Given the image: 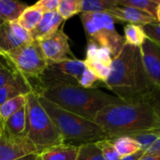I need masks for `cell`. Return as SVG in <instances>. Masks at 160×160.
Returning a JSON list of instances; mask_svg holds the SVG:
<instances>
[{"label": "cell", "instance_id": "obj_16", "mask_svg": "<svg viewBox=\"0 0 160 160\" xmlns=\"http://www.w3.org/2000/svg\"><path fill=\"white\" fill-rule=\"evenodd\" d=\"M64 22L65 21L57 13V11L43 13L40 22L32 31H30L32 40L38 41L52 36L59 29Z\"/></svg>", "mask_w": 160, "mask_h": 160}, {"label": "cell", "instance_id": "obj_8", "mask_svg": "<svg viewBox=\"0 0 160 160\" xmlns=\"http://www.w3.org/2000/svg\"><path fill=\"white\" fill-rule=\"evenodd\" d=\"M86 67L83 60L77 58L68 59L60 63L48 65L45 71L38 77L42 87L50 85L69 83L79 85V81Z\"/></svg>", "mask_w": 160, "mask_h": 160}, {"label": "cell", "instance_id": "obj_28", "mask_svg": "<svg viewBox=\"0 0 160 160\" xmlns=\"http://www.w3.org/2000/svg\"><path fill=\"white\" fill-rule=\"evenodd\" d=\"M77 160H104V158L97 143L90 142L79 146Z\"/></svg>", "mask_w": 160, "mask_h": 160}, {"label": "cell", "instance_id": "obj_33", "mask_svg": "<svg viewBox=\"0 0 160 160\" xmlns=\"http://www.w3.org/2000/svg\"><path fill=\"white\" fill-rule=\"evenodd\" d=\"M14 69L0 63V87H2L13 75Z\"/></svg>", "mask_w": 160, "mask_h": 160}, {"label": "cell", "instance_id": "obj_1", "mask_svg": "<svg viewBox=\"0 0 160 160\" xmlns=\"http://www.w3.org/2000/svg\"><path fill=\"white\" fill-rule=\"evenodd\" d=\"M104 85L124 103H158L159 92L146 76L140 47L124 43L112 57L111 72Z\"/></svg>", "mask_w": 160, "mask_h": 160}, {"label": "cell", "instance_id": "obj_7", "mask_svg": "<svg viewBox=\"0 0 160 160\" xmlns=\"http://www.w3.org/2000/svg\"><path fill=\"white\" fill-rule=\"evenodd\" d=\"M2 56L11 64L14 70L18 71L28 81L30 79H38L48 67L38 42L36 40L23 44Z\"/></svg>", "mask_w": 160, "mask_h": 160}, {"label": "cell", "instance_id": "obj_19", "mask_svg": "<svg viewBox=\"0 0 160 160\" xmlns=\"http://www.w3.org/2000/svg\"><path fill=\"white\" fill-rule=\"evenodd\" d=\"M1 125L9 134L15 137H25L26 107L23 106L22 108H21Z\"/></svg>", "mask_w": 160, "mask_h": 160}, {"label": "cell", "instance_id": "obj_26", "mask_svg": "<svg viewBox=\"0 0 160 160\" xmlns=\"http://www.w3.org/2000/svg\"><path fill=\"white\" fill-rule=\"evenodd\" d=\"M128 136L136 141L141 145V149L145 152L154 142L160 140V130H142L130 133Z\"/></svg>", "mask_w": 160, "mask_h": 160}, {"label": "cell", "instance_id": "obj_39", "mask_svg": "<svg viewBox=\"0 0 160 160\" xmlns=\"http://www.w3.org/2000/svg\"><path fill=\"white\" fill-rule=\"evenodd\" d=\"M0 131H1V124H0Z\"/></svg>", "mask_w": 160, "mask_h": 160}, {"label": "cell", "instance_id": "obj_27", "mask_svg": "<svg viewBox=\"0 0 160 160\" xmlns=\"http://www.w3.org/2000/svg\"><path fill=\"white\" fill-rule=\"evenodd\" d=\"M56 11L64 21L80 14L79 0H59Z\"/></svg>", "mask_w": 160, "mask_h": 160}, {"label": "cell", "instance_id": "obj_31", "mask_svg": "<svg viewBox=\"0 0 160 160\" xmlns=\"http://www.w3.org/2000/svg\"><path fill=\"white\" fill-rule=\"evenodd\" d=\"M100 81L98 80V78L86 68L85 70L83 71L82 75L80 78L79 81V85L84 88H96L95 86Z\"/></svg>", "mask_w": 160, "mask_h": 160}, {"label": "cell", "instance_id": "obj_5", "mask_svg": "<svg viewBox=\"0 0 160 160\" xmlns=\"http://www.w3.org/2000/svg\"><path fill=\"white\" fill-rule=\"evenodd\" d=\"M25 137L36 146L38 154L64 142L59 131L45 112L34 90L26 95Z\"/></svg>", "mask_w": 160, "mask_h": 160}, {"label": "cell", "instance_id": "obj_21", "mask_svg": "<svg viewBox=\"0 0 160 160\" xmlns=\"http://www.w3.org/2000/svg\"><path fill=\"white\" fill-rule=\"evenodd\" d=\"M43 16V12L35 4L33 6H27L17 19V22L25 30L32 31L38 23L40 22Z\"/></svg>", "mask_w": 160, "mask_h": 160}, {"label": "cell", "instance_id": "obj_20", "mask_svg": "<svg viewBox=\"0 0 160 160\" xmlns=\"http://www.w3.org/2000/svg\"><path fill=\"white\" fill-rule=\"evenodd\" d=\"M27 5L14 0H0V25L15 22Z\"/></svg>", "mask_w": 160, "mask_h": 160}, {"label": "cell", "instance_id": "obj_13", "mask_svg": "<svg viewBox=\"0 0 160 160\" xmlns=\"http://www.w3.org/2000/svg\"><path fill=\"white\" fill-rule=\"evenodd\" d=\"M30 41H32L30 32L22 28L16 21L0 25V52L2 55Z\"/></svg>", "mask_w": 160, "mask_h": 160}, {"label": "cell", "instance_id": "obj_14", "mask_svg": "<svg viewBox=\"0 0 160 160\" xmlns=\"http://www.w3.org/2000/svg\"><path fill=\"white\" fill-rule=\"evenodd\" d=\"M33 91L32 84L18 71L14 70L12 77L0 87V105L18 96L27 95Z\"/></svg>", "mask_w": 160, "mask_h": 160}, {"label": "cell", "instance_id": "obj_11", "mask_svg": "<svg viewBox=\"0 0 160 160\" xmlns=\"http://www.w3.org/2000/svg\"><path fill=\"white\" fill-rule=\"evenodd\" d=\"M112 55L106 48L98 46L95 42L87 40L86 56L83 60L85 67L101 82H105L111 72Z\"/></svg>", "mask_w": 160, "mask_h": 160}, {"label": "cell", "instance_id": "obj_6", "mask_svg": "<svg viewBox=\"0 0 160 160\" xmlns=\"http://www.w3.org/2000/svg\"><path fill=\"white\" fill-rule=\"evenodd\" d=\"M80 18L87 40L110 51L112 57L116 55L125 43L124 38L117 32L115 20L105 12H82Z\"/></svg>", "mask_w": 160, "mask_h": 160}, {"label": "cell", "instance_id": "obj_4", "mask_svg": "<svg viewBox=\"0 0 160 160\" xmlns=\"http://www.w3.org/2000/svg\"><path fill=\"white\" fill-rule=\"evenodd\" d=\"M38 100L55 125L64 142L80 146L109 139L107 133L94 121L65 111L39 95Z\"/></svg>", "mask_w": 160, "mask_h": 160}, {"label": "cell", "instance_id": "obj_9", "mask_svg": "<svg viewBox=\"0 0 160 160\" xmlns=\"http://www.w3.org/2000/svg\"><path fill=\"white\" fill-rule=\"evenodd\" d=\"M38 42L48 65L75 58L70 50L68 37L63 29H58L52 36Z\"/></svg>", "mask_w": 160, "mask_h": 160}, {"label": "cell", "instance_id": "obj_2", "mask_svg": "<svg viewBox=\"0 0 160 160\" xmlns=\"http://www.w3.org/2000/svg\"><path fill=\"white\" fill-rule=\"evenodd\" d=\"M94 122L109 139L142 130H160L158 103L113 104L101 109Z\"/></svg>", "mask_w": 160, "mask_h": 160}, {"label": "cell", "instance_id": "obj_37", "mask_svg": "<svg viewBox=\"0 0 160 160\" xmlns=\"http://www.w3.org/2000/svg\"><path fill=\"white\" fill-rule=\"evenodd\" d=\"M38 154H31V155H27L25 157H22L21 158H18V159L15 160H35L38 158Z\"/></svg>", "mask_w": 160, "mask_h": 160}, {"label": "cell", "instance_id": "obj_40", "mask_svg": "<svg viewBox=\"0 0 160 160\" xmlns=\"http://www.w3.org/2000/svg\"><path fill=\"white\" fill-rule=\"evenodd\" d=\"M0 56H2V54H1V52H0Z\"/></svg>", "mask_w": 160, "mask_h": 160}, {"label": "cell", "instance_id": "obj_22", "mask_svg": "<svg viewBox=\"0 0 160 160\" xmlns=\"http://www.w3.org/2000/svg\"><path fill=\"white\" fill-rule=\"evenodd\" d=\"M109 140L112 141V144L114 145L116 151L118 152V154L121 158L134 154V153L142 150L141 145L128 135L118 136V137L109 139Z\"/></svg>", "mask_w": 160, "mask_h": 160}, {"label": "cell", "instance_id": "obj_34", "mask_svg": "<svg viewBox=\"0 0 160 160\" xmlns=\"http://www.w3.org/2000/svg\"><path fill=\"white\" fill-rule=\"evenodd\" d=\"M144 155H147V156H157V155H160V140L157 141L156 142H154L144 152Z\"/></svg>", "mask_w": 160, "mask_h": 160}, {"label": "cell", "instance_id": "obj_25", "mask_svg": "<svg viewBox=\"0 0 160 160\" xmlns=\"http://www.w3.org/2000/svg\"><path fill=\"white\" fill-rule=\"evenodd\" d=\"M125 32V43L134 46L141 47L146 38L145 34L143 32L142 26L137 24H127L124 28Z\"/></svg>", "mask_w": 160, "mask_h": 160}, {"label": "cell", "instance_id": "obj_17", "mask_svg": "<svg viewBox=\"0 0 160 160\" xmlns=\"http://www.w3.org/2000/svg\"><path fill=\"white\" fill-rule=\"evenodd\" d=\"M79 146L63 142L50 147L38 154L41 160H77Z\"/></svg>", "mask_w": 160, "mask_h": 160}, {"label": "cell", "instance_id": "obj_30", "mask_svg": "<svg viewBox=\"0 0 160 160\" xmlns=\"http://www.w3.org/2000/svg\"><path fill=\"white\" fill-rule=\"evenodd\" d=\"M143 32L145 34L146 38L155 42L156 44L160 45V23L159 22H152L147 23L142 26Z\"/></svg>", "mask_w": 160, "mask_h": 160}, {"label": "cell", "instance_id": "obj_3", "mask_svg": "<svg viewBox=\"0 0 160 160\" xmlns=\"http://www.w3.org/2000/svg\"><path fill=\"white\" fill-rule=\"evenodd\" d=\"M61 109L94 121L97 113L104 107L124 103L114 95L98 88H84L77 84L60 83L35 91Z\"/></svg>", "mask_w": 160, "mask_h": 160}, {"label": "cell", "instance_id": "obj_15", "mask_svg": "<svg viewBox=\"0 0 160 160\" xmlns=\"http://www.w3.org/2000/svg\"><path fill=\"white\" fill-rule=\"evenodd\" d=\"M105 13L109 14L112 16L116 22H126L130 24H137L143 26L147 23H152V22H160L158 21L155 20L154 18L150 17L149 15L135 9L133 8H128V7H121V6H116L110 10L106 11Z\"/></svg>", "mask_w": 160, "mask_h": 160}, {"label": "cell", "instance_id": "obj_32", "mask_svg": "<svg viewBox=\"0 0 160 160\" xmlns=\"http://www.w3.org/2000/svg\"><path fill=\"white\" fill-rule=\"evenodd\" d=\"M58 2L59 0H40L38 1L35 5L39 8L43 13H46L51 11H56Z\"/></svg>", "mask_w": 160, "mask_h": 160}, {"label": "cell", "instance_id": "obj_24", "mask_svg": "<svg viewBox=\"0 0 160 160\" xmlns=\"http://www.w3.org/2000/svg\"><path fill=\"white\" fill-rule=\"evenodd\" d=\"M116 7V0H79L80 13L106 12Z\"/></svg>", "mask_w": 160, "mask_h": 160}, {"label": "cell", "instance_id": "obj_23", "mask_svg": "<svg viewBox=\"0 0 160 160\" xmlns=\"http://www.w3.org/2000/svg\"><path fill=\"white\" fill-rule=\"evenodd\" d=\"M26 105V95L18 96L0 105V124H3L17 111Z\"/></svg>", "mask_w": 160, "mask_h": 160}, {"label": "cell", "instance_id": "obj_38", "mask_svg": "<svg viewBox=\"0 0 160 160\" xmlns=\"http://www.w3.org/2000/svg\"><path fill=\"white\" fill-rule=\"evenodd\" d=\"M35 160H41V159H40V158H39V157L38 156V158H36V159H35Z\"/></svg>", "mask_w": 160, "mask_h": 160}, {"label": "cell", "instance_id": "obj_12", "mask_svg": "<svg viewBox=\"0 0 160 160\" xmlns=\"http://www.w3.org/2000/svg\"><path fill=\"white\" fill-rule=\"evenodd\" d=\"M141 57L146 76L152 86L159 92L160 89V45L145 38L142 46Z\"/></svg>", "mask_w": 160, "mask_h": 160}, {"label": "cell", "instance_id": "obj_10", "mask_svg": "<svg viewBox=\"0 0 160 160\" xmlns=\"http://www.w3.org/2000/svg\"><path fill=\"white\" fill-rule=\"evenodd\" d=\"M31 154L38 155V152L26 137H15L1 125L0 160H15Z\"/></svg>", "mask_w": 160, "mask_h": 160}, {"label": "cell", "instance_id": "obj_18", "mask_svg": "<svg viewBox=\"0 0 160 160\" xmlns=\"http://www.w3.org/2000/svg\"><path fill=\"white\" fill-rule=\"evenodd\" d=\"M116 6L133 8L160 22L159 0H116Z\"/></svg>", "mask_w": 160, "mask_h": 160}, {"label": "cell", "instance_id": "obj_35", "mask_svg": "<svg viewBox=\"0 0 160 160\" xmlns=\"http://www.w3.org/2000/svg\"><path fill=\"white\" fill-rule=\"evenodd\" d=\"M143 155H144V152L142 150H141L134 154H131V155H128L126 157H122V158H120L119 160H140Z\"/></svg>", "mask_w": 160, "mask_h": 160}, {"label": "cell", "instance_id": "obj_36", "mask_svg": "<svg viewBox=\"0 0 160 160\" xmlns=\"http://www.w3.org/2000/svg\"><path fill=\"white\" fill-rule=\"evenodd\" d=\"M140 160H160V155L157 156H147V155H143Z\"/></svg>", "mask_w": 160, "mask_h": 160}, {"label": "cell", "instance_id": "obj_29", "mask_svg": "<svg viewBox=\"0 0 160 160\" xmlns=\"http://www.w3.org/2000/svg\"><path fill=\"white\" fill-rule=\"evenodd\" d=\"M96 143L98 146V148L100 149L104 160L120 159L121 157L119 156L118 152L116 151V149H115V147L112 144L111 140L106 139V140H103V141H99V142H98Z\"/></svg>", "mask_w": 160, "mask_h": 160}]
</instances>
